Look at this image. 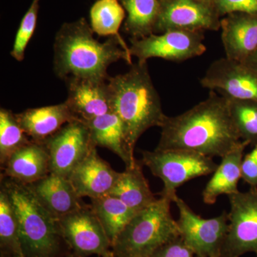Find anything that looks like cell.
I'll return each mask as SVG.
<instances>
[{
	"label": "cell",
	"mask_w": 257,
	"mask_h": 257,
	"mask_svg": "<svg viewBox=\"0 0 257 257\" xmlns=\"http://www.w3.org/2000/svg\"><path fill=\"white\" fill-rule=\"evenodd\" d=\"M161 128L157 150H187L221 158L241 141L227 98L214 90L188 111L167 116Z\"/></svg>",
	"instance_id": "6da1fadb"
},
{
	"label": "cell",
	"mask_w": 257,
	"mask_h": 257,
	"mask_svg": "<svg viewBox=\"0 0 257 257\" xmlns=\"http://www.w3.org/2000/svg\"><path fill=\"white\" fill-rule=\"evenodd\" d=\"M84 18L62 25L54 43V72L62 80L79 77L107 82V69L123 60L132 65L130 47L124 40L110 37L100 42L93 37Z\"/></svg>",
	"instance_id": "7a4b0ae2"
},
{
	"label": "cell",
	"mask_w": 257,
	"mask_h": 257,
	"mask_svg": "<svg viewBox=\"0 0 257 257\" xmlns=\"http://www.w3.org/2000/svg\"><path fill=\"white\" fill-rule=\"evenodd\" d=\"M131 66L126 73L109 77L108 87L111 111L124 125L128 150L134 155L140 137L150 128L161 127L167 115L162 110L147 62Z\"/></svg>",
	"instance_id": "3957f363"
},
{
	"label": "cell",
	"mask_w": 257,
	"mask_h": 257,
	"mask_svg": "<svg viewBox=\"0 0 257 257\" xmlns=\"http://www.w3.org/2000/svg\"><path fill=\"white\" fill-rule=\"evenodd\" d=\"M6 192L18 219L24 257H63L66 246L58 219L38 200L28 184L2 176Z\"/></svg>",
	"instance_id": "277c9868"
},
{
	"label": "cell",
	"mask_w": 257,
	"mask_h": 257,
	"mask_svg": "<svg viewBox=\"0 0 257 257\" xmlns=\"http://www.w3.org/2000/svg\"><path fill=\"white\" fill-rule=\"evenodd\" d=\"M172 202L160 197L139 211L111 246L112 257H151L161 246L180 236L171 213Z\"/></svg>",
	"instance_id": "5b68a950"
},
{
	"label": "cell",
	"mask_w": 257,
	"mask_h": 257,
	"mask_svg": "<svg viewBox=\"0 0 257 257\" xmlns=\"http://www.w3.org/2000/svg\"><path fill=\"white\" fill-rule=\"evenodd\" d=\"M141 162L163 182L161 197L172 202L180 186L193 179L214 173L218 166L211 157L179 150L143 151Z\"/></svg>",
	"instance_id": "8992f818"
},
{
	"label": "cell",
	"mask_w": 257,
	"mask_h": 257,
	"mask_svg": "<svg viewBox=\"0 0 257 257\" xmlns=\"http://www.w3.org/2000/svg\"><path fill=\"white\" fill-rule=\"evenodd\" d=\"M204 40V30L175 29L160 35L154 33L144 38L130 39V55L141 63L154 57L183 62L206 52Z\"/></svg>",
	"instance_id": "52a82bcc"
},
{
	"label": "cell",
	"mask_w": 257,
	"mask_h": 257,
	"mask_svg": "<svg viewBox=\"0 0 257 257\" xmlns=\"http://www.w3.org/2000/svg\"><path fill=\"white\" fill-rule=\"evenodd\" d=\"M174 202L178 207L177 224L184 243L197 257H221L229 231L227 213L224 211L216 217L204 219L178 196Z\"/></svg>",
	"instance_id": "ba28073f"
},
{
	"label": "cell",
	"mask_w": 257,
	"mask_h": 257,
	"mask_svg": "<svg viewBox=\"0 0 257 257\" xmlns=\"http://www.w3.org/2000/svg\"><path fill=\"white\" fill-rule=\"evenodd\" d=\"M66 246L76 257H112L111 243L91 206L58 219Z\"/></svg>",
	"instance_id": "9c48e42d"
},
{
	"label": "cell",
	"mask_w": 257,
	"mask_h": 257,
	"mask_svg": "<svg viewBox=\"0 0 257 257\" xmlns=\"http://www.w3.org/2000/svg\"><path fill=\"white\" fill-rule=\"evenodd\" d=\"M228 197L229 231L221 257H240L248 252L257 254V187Z\"/></svg>",
	"instance_id": "30bf717a"
},
{
	"label": "cell",
	"mask_w": 257,
	"mask_h": 257,
	"mask_svg": "<svg viewBox=\"0 0 257 257\" xmlns=\"http://www.w3.org/2000/svg\"><path fill=\"white\" fill-rule=\"evenodd\" d=\"M50 156L51 173L68 179L72 171L96 148L87 125L74 120L44 143Z\"/></svg>",
	"instance_id": "8fae6325"
},
{
	"label": "cell",
	"mask_w": 257,
	"mask_h": 257,
	"mask_svg": "<svg viewBox=\"0 0 257 257\" xmlns=\"http://www.w3.org/2000/svg\"><path fill=\"white\" fill-rule=\"evenodd\" d=\"M155 34L175 29L218 31L221 17L212 3L202 0H160Z\"/></svg>",
	"instance_id": "7c38bea8"
},
{
	"label": "cell",
	"mask_w": 257,
	"mask_h": 257,
	"mask_svg": "<svg viewBox=\"0 0 257 257\" xmlns=\"http://www.w3.org/2000/svg\"><path fill=\"white\" fill-rule=\"evenodd\" d=\"M200 84L226 97L257 101V73L226 57L211 64Z\"/></svg>",
	"instance_id": "4fadbf2b"
},
{
	"label": "cell",
	"mask_w": 257,
	"mask_h": 257,
	"mask_svg": "<svg viewBox=\"0 0 257 257\" xmlns=\"http://www.w3.org/2000/svg\"><path fill=\"white\" fill-rule=\"evenodd\" d=\"M68 96L64 102L74 119L84 124L111 112L110 96L107 82L68 77L64 79Z\"/></svg>",
	"instance_id": "5bb4252c"
},
{
	"label": "cell",
	"mask_w": 257,
	"mask_h": 257,
	"mask_svg": "<svg viewBox=\"0 0 257 257\" xmlns=\"http://www.w3.org/2000/svg\"><path fill=\"white\" fill-rule=\"evenodd\" d=\"M119 175L94 148L72 171L68 179L79 197L92 199L109 194Z\"/></svg>",
	"instance_id": "9a60e30c"
},
{
	"label": "cell",
	"mask_w": 257,
	"mask_h": 257,
	"mask_svg": "<svg viewBox=\"0 0 257 257\" xmlns=\"http://www.w3.org/2000/svg\"><path fill=\"white\" fill-rule=\"evenodd\" d=\"M226 58L243 63L257 48V14L234 13L221 20Z\"/></svg>",
	"instance_id": "2e32d148"
},
{
	"label": "cell",
	"mask_w": 257,
	"mask_h": 257,
	"mask_svg": "<svg viewBox=\"0 0 257 257\" xmlns=\"http://www.w3.org/2000/svg\"><path fill=\"white\" fill-rule=\"evenodd\" d=\"M28 185L42 205L57 219L84 205L70 181L62 176L50 172Z\"/></svg>",
	"instance_id": "e0dca14e"
},
{
	"label": "cell",
	"mask_w": 257,
	"mask_h": 257,
	"mask_svg": "<svg viewBox=\"0 0 257 257\" xmlns=\"http://www.w3.org/2000/svg\"><path fill=\"white\" fill-rule=\"evenodd\" d=\"M4 177L29 184L50 173V156L45 144L31 141L19 149L2 167Z\"/></svg>",
	"instance_id": "ac0fdd59"
},
{
	"label": "cell",
	"mask_w": 257,
	"mask_h": 257,
	"mask_svg": "<svg viewBox=\"0 0 257 257\" xmlns=\"http://www.w3.org/2000/svg\"><path fill=\"white\" fill-rule=\"evenodd\" d=\"M16 114L17 119L32 141L44 143L67 123L74 121L65 102L28 109Z\"/></svg>",
	"instance_id": "d6986e66"
},
{
	"label": "cell",
	"mask_w": 257,
	"mask_h": 257,
	"mask_svg": "<svg viewBox=\"0 0 257 257\" xmlns=\"http://www.w3.org/2000/svg\"><path fill=\"white\" fill-rule=\"evenodd\" d=\"M249 144L241 142L231 151L221 157L210 180L202 192L203 202L214 204L221 195H231L239 192L238 184L241 179V167L243 152Z\"/></svg>",
	"instance_id": "ffe728a7"
},
{
	"label": "cell",
	"mask_w": 257,
	"mask_h": 257,
	"mask_svg": "<svg viewBox=\"0 0 257 257\" xmlns=\"http://www.w3.org/2000/svg\"><path fill=\"white\" fill-rule=\"evenodd\" d=\"M86 124L96 147H104L117 155L124 162L126 168L136 165L138 160L128 150L124 125L115 113L111 111Z\"/></svg>",
	"instance_id": "44dd1931"
},
{
	"label": "cell",
	"mask_w": 257,
	"mask_h": 257,
	"mask_svg": "<svg viewBox=\"0 0 257 257\" xmlns=\"http://www.w3.org/2000/svg\"><path fill=\"white\" fill-rule=\"evenodd\" d=\"M142 165L143 163L138 161L134 167L120 172L119 178L108 194L118 198L138 212L157 200L143 175Z\"/></svg>",
	"instance_id": "7402d4cb"
},
{
	"label": "cell",
	"mask_w": 257,
	"mask_h": 257,
	"mask_svg": "<svg viewBox=\"0 0 257 257\" xmlns=\"http://www.w3.org/2000/svg\"><path fill=\"white\" fill-rule=\"evenodd\" d=\"M92 207L112 246L119 235L138 211L128 207L122 201L106 195L91 199Z\"/></svg>",
	"instance_id": "603a6c76"
},
{
	"label": "cell",
	"mask_w": 257,
	"mask_h": 257,
	"mask_svg": "<svg viewBox=\"0 0 257 257\" xmlns=\"http://www.w3.org/2000/svg\"><path fill=\"white\" fill-rule=\"evenodd\" d=\"M127 13L124 30L132 38L141 39L155 33L160 15V0H120Z\"/></svg>",
	"instance_id": "cb8c5ba5"
},
{
	"label": "cell",
	"mask_w": 257,
	"mask_h": 257,
	"mask_svg": "<svg viewBox=\"0 0 257 257\" xmlns=\"http://www.w3.org/2000/svg\"><path fill=\"white\" fill-rule=\"evenodd\" d=\"M89 17L94 33L124 40L119 30L125 18V10L118 0H97L91 8Z\"/></svg>",
	"instance_id": "d4e9b609"
},
{
	"label": "cell",
	"mask_w": 257,
	"mask_h": 257,
	"mask_svg": "<svg viewBox=\"0 0 257 257\" xmlns=\"http://www.w3.org/2000/svg\"><path fill=\"white\" fill-rule=\"evenodd\" d=\"M0 248L1 256L24 257L18 219L8 194L0 189Z\"/></svg>",
	"instance_id": "484cf974"
},
{
	"label": "cell",
	"mask_w": 257,
	"mask_h": 257,
	"mask_svg": "<svg viewBox=\"0 0 257 257\" xmlns=\"http://www.w3.org/2000/svg\"><path fill=\"white\" fill-rule=\"evenodd\" d=\"M32 140L22 128L16 114L0 109V163L3 167L14 152Z\"/></svg>",
	"instance_id": "4316f807"
},
{
	"label": "cell",
	"mask_w": 257,
	"mask_h": 257,
	"mask_svg": "<svg viewBox=\"0 0 257 257\" xmlns=\"http://www.w3.org/2000/svg\"><path fill=\"white\" fill-rule=\"evenodd\" d=\"M226 98L241 140L254 147L257 145V101Z\"/></svg>",
	"instance_id": "83f0119b"
},
{
	"label": "cell",
	"mask_w": 257,
	"mask_h": 257,
	"mask_svg": "<svg viewBox=\"0 0 257 257\" xmlns=\"http://www.w3.org/2000/svg\"><path fill=\"white\" fill-rule=\"evenodd\" d=\"M39 1L33 0L26 14L25 15L15 37L14 45L10 55L18 62L25 58V50L30 39L36 29L38 16Z\"/></svg>",
	"instance_id": "f1b7e54d"
},
{
	"label": "cell",
	"mask_w": 257,
	"mask_h": 257,
	"mask_svg": "<svg viewBox=\"0 0 257 257\" xmlns=\"http://www.w3.org/2000/svg\"><path fill=\"white\" fill-rule=\"evenodd\" d=\"M212 3L220 17L234 13L257 14V0H213Z\"/></svg>",
	"instance_id": "f546056e"
},
{
	"label": "cell",
	"mask_w": 257,
	"mask_h": 257,
	"mask_svg": "<svg viewBox=\"0 0 257 257\" xmlns=\"http://www.w3.org/2000/svg\"><path fill=\"white\" fill-rule=\"evenodd\" d=\"M151 257H197L180 236L161 246Z\"/></svg>",
	"instance_id": "4dcf8cb0"
},
{
	"label": "cell",
	"mask_w": 257,
	"mask_h": 257,
	"mask_svg": "<svg viewBox=\"0 0 257 257\" xmlns=\"http://www.w3.org/2000/svg\"><path fill=\"white\" fill-rule=\"evenodd\" d=\"M241 179L251 187H257V145L242 160Z\"/></svg>",
	"instance_id": "1f68e13d"
},
{
	"label": "cell",
	"mask_w": 257,
	"mask_h": 257,
	"mask_svg": "<svg viewBox=\"0 0 257 257\" xmlns=\"http://www.w3.org/2000/svg\"><path fill=\"white\" fill-rule=\"evenodd\" d=\"M242 64L257 73V48L251 55L248 56Z\"/></svg>",
	"instance_id": "d6a6232c"
},
{
	"label": "cell",
	"mask_w": 257,
	"mask_h": 257,
	"mask_svg": "<svg viewBox=\"0 0 257 257\" xmlns=\"http://www.w3.org/2000/svg\"><path fill=\"white\" fill-rule=\"evenodd\" d=\"M63 257H76L74 256V254H72V253H68V254H66L65 256H64Z\"/></svg>",
	"instance_id": "836d02e7"
},
{
	"label": "cell",
	"mask_w": 257,
	"mask_h": 257,
	"mask_svg": "<svg viewBox=\"0 0 257 257\" xmlns=\"http://www.w3.org/2000/svg\"><path fill=\"white\" fill-rule=\"evenodd\" d=\"M202 1L209 2V3H212L213 0H202Z\"/></svg>",
	"instance_id": "e575fe53"
},
{
	"label": "cell",
	"mask_w": 257,
	"mask_h": 257,
	"mask_svg": "<svg viewBox=\"0 0 257 257\" xmlns=\"http://www.w3.org/2000/svg\"><path fill=\"white\" fill-rule=\"evenodd\" d=\"M1 257H15V256H1Z\"/></svg>",
	"instance_id": "d590c367"
},
{
	"label": "cell",
	"mask_w": 257,
	"mask_h": 257,
	"mask_svg": "<svg viewBox=\"0 0 257 257\" xmlns=\"http://www.w3.org/2000/svg\"><path fill=\"white\" fill-rule=\"evenodd\" d=\"M95 257H103V256H95Z\"/></svg>",
	"instance_id": "8d00e7d4"
},
{
	"label": "cell",
	"mask_w": 257,
	"mask_h": 257,
	"mask_svg": "<svg viewBox=\"0 0 257 257\" xmlns=\"http://www.w3.org/2000/svg\"><path fill=\"white\" fill-rule=\"evenodd\" d=\"M38 1H39V0H38Z\"/></svg>",
	"instance_id": "74e56055"
}]
</instances>
